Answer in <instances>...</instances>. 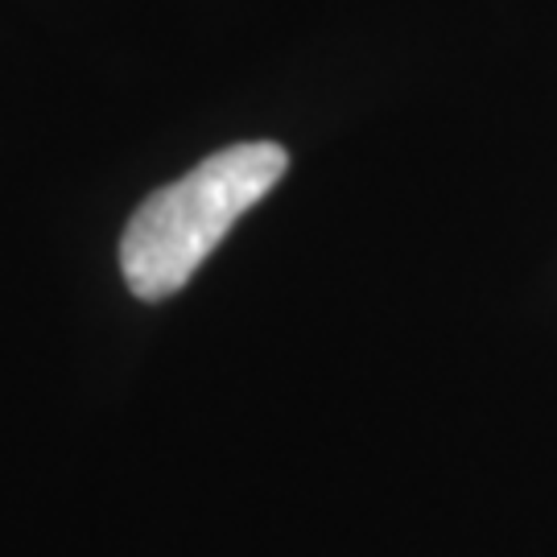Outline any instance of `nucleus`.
<instances>
[{"mask_svg":"<svg viewBox=\"0 0 557 557\" xmlns=\"http://www.w3.org/2000/svg\"><path fill=\"white\" fill-rule=\"evenodd\" d=\"M285 170L289 153L281 145L244 140L211 153L178 182L153 190L120 239V273L128 289L145 301L178 294L199 273L202 260L220 248L232 223L252 211Z\"/></svg>","mask_w":557,"mask_h":557,"instance_id":"1","label":"nucleus"}]
</instances>
